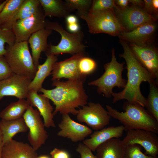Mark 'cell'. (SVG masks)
Instances as JSON below:
<instances>
[{
	"label": "cell",
	"instance_id": "1",
	"mask_svg": "<svg viewBox=\"0 0 158 158\" xmlns=\"http://www.w3.org/2000/svg\"><path fill=\"white\" fill-rule=\"evenodd\" d=\"M54 89L48 90L42 87L40 90L44 96L50 99L55 106L54 115L59 113L61 114L76 115V108L86 105L88 96L84 88V81L80 80H52Z\"/></svg>",
	"mask_w": 158,
	"mask_h": 158
},
{
	"label": "cell",
	"instance_id": "2",
	"mask_svg": "<svg viewBox=\"0 0 158 158\" xmlns=\"http://www.w3.org/2000/svg\"><path fill=\"white\" fill-rule=\"evenodd\" d=\"M121 43L123 52L120 56L125 59L126 63L128 79L122 91L118 93L112 92V103L125 99L129 102L137 103L146 107L147 98L141 93L140 85L143 82L150 83L158 81L138 61L128 44L124 41H121Z\"/></svg>",
	"mask_w": 158,
	"mask_h": 158
},
{
	"label": "cell",
	"instance_id": "3",
	"mask_svg": "<svg viewBox=\"0 0 158 158\" xmlns=\"http://www.w3.org/2000/svg\"><path fill=\"white\" fill-rule=\"evenodd\" d=\"M106 107L110 117L121 123L125 130L142 129L158 133V122L137 103L125 102L123 105L124 112L119 111L108 105Z\"/></svg>",
	"mask_w": 158,
	"mask_h": 158
},
{
	"label": "cell",
	"instance_id": "4",
	"mask_svg": "<svg viewBox=\"0 0 158 158\" xmlns=\"http://www.w3.org/2000/svg\"><path fill=\"white\" fill-rule=\"evenodd\" d=\"M45 28L54 30L61 35V40L56 45L50 43L45 52L46 55L68 54L73 55L85 52L86 46L83 43L84 37L83 32L80 30L70 33L65 30L58 23L46 21Z\"/></svg>",
	"mask_w": 158,
	"mask_h": 158
},
{
	"label": "cell",
	"instance_id": "5",
	"mask_svg": "<svg viewBox=\"0 0 158 158\" xmlns=\"http://www.w3.org/2000/svg\"><path fill=\"white\" fill-rule=\"evenodd\" d=\"M4 56L13 73L25 76L32 80L37 69L29 51L28 41L15 42L8 46Z\"/></svg>",
	"mask_w": 158,
	"mask_h": 158
},
{
	"label": "cell",
	"instance_id": "6",
	"mask_svg": "<svg viewBox=\"0 0 158 158\" xmlns=\"http://www.w3.org/2000/svg\"><path fill=\"white\" fill-rule=\"evenodd\" d=\"M111 61L104 65L105 71L103 74L98 79L88 84L90 86L97 87L98 93L103 94L107 98L111 97L114 87L124 88L126 83L122 77L125 63H120L118 62L114 49L111 51Z\"/></svg>",
	"mask_w": 158,
	"mask_h": 158
},
{
	"label": "cell",
	"instance_id": "7",
	"mask_svg": "<svg viewBox=\"0 0 158 158\" xmlns=\"http://www.w3.org/2000/svg\"><path fill=\"white\" fill-rule=\"evenodd\" d=\"M80 17L86 21L91 33H104L116 36L125 32V28L115 15L113 9L88 13Z\"/></svg>",
	"mask_w": 158,
	"mask_h": 158
},
{
	"label": "cell",
	"instance_id": "8",
	"mask_svg": "<svg viewBox=\"0 0 158 158\" xmlns=\"http://www.w3.org/2000/svg\"><path fill=\"white\" fill-rule=\"evenodd\" d=\"M23 117L29 129L28 137L30 145L36 151L44 144L48 138L40 113L30 105Z\"/></svg>",
	"mask_w": 158,
	"mask_h": 158
},
{
	"label": "cell",
	"instance_id": "9",
	"mask_svg": "<svg viewBox=\"0 0 158 158\" xmlns=\"http://www.w3.org/2000/svg\"><path fill=\"white\" fill-rule=\"evenodd\" d=\"M78 121L84 123L95 131L101 129L109 123L111 117L99 103L89 102L78 110Z\"/></svg>",
	"mask_w": 158,
	"mask_h": 158
},
{
	"label": "cell",
	"instance_id": "10",
	"mask_svg": "<svg viewBox=\"0 0 158 158\" xmlns=\"http://www.w3.org/2000/svg\"><path fill=\"white\" fill-rule=\"evenodd\" d=\"M45 17L44 13L39 8L31 16L16 21L12 28L16 37V42L28 41L33 34L45 28Z\"/></svg>",
	"mask_w": 158,
	"mask_h": 158
},
{
	"label": "cell",
	"instance_id": "11",
	"mask_svg": "<svg viewBox=\"0 0 158 158\" xmlns=\"http://www.w3.org/2000/svg\"><path fill=\"white\" fill-rule=\"evenodd\" d=\"M157 134L147 130L137 129L127 131L122 140L124 146L136 144L142 147L145 154L154 157L158 154V137Z\"/></svg>",
	"mask_w": 158,
	"mask_h": 158
},
{
	"label": "cell",
	"instance_id": "12",
	"mask_svg": "<svg viewBox=\"0 0 158 158\" xmlns=\"http://www.w3.org/2000/svg\"><path fill=\"white\" fill-rule=\"evenodd\" d=\"M26 76L13 73L0 82V100L7 96L15 97L19 99L26 98L28 86L32 81Z\"/></svg>",
	"mask_w": 158,
	"mask_h": 158
},
{
	"label": "cell",
	"instance_id": "13",
	"mask_svg": "<svg viewBox=\"0 0 158 158\" xmlns=\"http://www.w3.org/2000/svg\"><path fill=\"white\" fill-rule=\"evenodd\" d=\"M85 56V52L76 54L63 61L56 62L51 74L52 80L62 78L68 80H80L85 81L86 77L82 75L78 68L80 59Z\"/></svg>",
	"mask_w": 158,
	"mask_h": 158
},
{
	"label": "cell",
	"instance_id": "14",
	"mask_svg": "<svg viewBox=\"0 0 158 158\" xmlns=\"http://www.w3.org/2000/svg\"><path fill=\"white\" fill-rule=\"evenodd\" d=\"M58 127L60 130L57 135L69 139L74 142L84 140L92 133L91 128L76 122L67 114L62 115V120Z\"/></svg>",
	"mask_w": 158,
	"mask_h": 158
},
{
	"label": "cell",
	"instance_id": "15",
	"mask_svg": "<svg viewBox=\"0 0 158 158\" xmlns=\"http://www.w3.org/2000/svg\"><path fill=\"white\" fill-rule=\"evenodd\" d=\"M131 50L141 64L150 72L158 81V56L157 51L149 47L131 44Z\"/></svg>",
	"mask_w": 158,
	"mask_h": 158
},
{
	"label": "cell",
	"instance_id": "16",
	"mask_svg": "<svg viewBox=\"0 0 158 158\" xmlns=\"http://www.w3.org/2000/svg\"><path fill=\"white\" fill-rule=\"evenodd\" d=\"M26 98L30 105L38 109L43 117L45 127H56L54 120L53 108L48 98L33 90H29Z\"/></svg>",
	"mask_w": 158,
	"mask_h": 158
},
{
	"label": "cell",
	"instance_id": "17",
	"mask_svg": "<svg viewBox=\"0 0 158 158\" xmlns=\"http://www.w3.org/2000/svg\"><path fill=\"white\" fill-rule=\"evenodd\" d=\"M126 27L132 30L144 24L154 22L156 19L147 11L136 7L121 10L117 8Z\"/></svg>",
	"mask_w": 158,
	"mask_h": 158
},
{
	"label": "cell",
	"instance_id": "18",
	"mask_svg": "<svg viewBox=\"0 0 158 158\" xmlns=\"http://www.w3.org/2000/svg\"><path fill=\"white\" fill-rule=\"evenodd\" d=\"M124 130L122 125L104 128L95 131L90 135L89 138L83 140V143L92 151L95 152L97 147L104 142L112 138H119L122 136Z\"/></svg>",
	"mask_w": 158,
	"mask_h": 158
},
{
	"label": "cell",
	"instance_id": "19",
	"mask_svg": "<svg viewBox=\"0 0 158 158\" xmlns=\"http://www.w3.org/2000/svg\"><path fill=\"white\" fill-rule=\"evenodd\" d=\"M36 151L29 144L13 139L3 146L1 158H37Z\"/></svg>",
	"mask_w": 158,
	"mask_h": 158
},
{
	"label": "cell",
	"instance_id": "20",
	"mask_svg": "<svg viewBox=\"0 0 158 158\" xmlns=\"http://www.w3.org/2000/svg\"><path fill=\"white\" fill-rule=\"evenodd\" d=\"M52 31L51 30L43 28L33 34L28 41L31 49L33 62L37 69L40 64L39 60L42 52H45L47 49V38Z\"/></svg>",
	"mask_w": 158,
	"mask_h": 158
},
{
	"label": "cell",
	"instance_id": "21",
	"mask_svg": "<svg viewBox=\"0 0 158 158\" xmlns=\"http://www.w3.org/2000/svg\"><path fill=\"white\" fill-rule=\"evenodd\" d=\"M153 22L144 24L130 32H124L120 36L124 40L132 42L138 46H145L156 30V25Z\"/></svg>",
	"mask_w": 158,
	"mask_h": 158
},
{
	"label": "cell",
	"instance_id": "22",
	"mask_svg": "<svg viewBox=\"0 0 158 158\" xmlns=\"http://www.w3.org/2000/svg\"><path fill=\"white\" fill-rule=\"evenodd\" d=\"M0 128L3 145L12 140L16 134L26 132L28 129L23 117L11 120L1 119Z\"/></svg>",
	"mask_w": 158,
	"mask_h": 158
},
{
	"label": "cell",
	"instance_id": "23",
	"mask_svg": "<svg viewBox=\"0 0 158 158\" xmlns=\"http://www.w3.org/2000/svg\"><path fill=\"white\" fill-rule=\"evenodd\" d=\"M46 56L47 58L44 63L38 66L35 76L28 86L29 90L39 91L45 79L51 74L54 65L57 61V58L53 55Z\"/></svg>",
	"mask_w": 158,
	"mask_h": 158
},
{
	"label": "cell",
	"instance_id": "24",
	"mask_svg": "<svg viewBox=\"0 0 158 158\" xmlns=\"http://www.w3.org/2000/svg\"><path fill=\"white\" fill-rule=\"evenodd\" d=\"M124 147L122 140L112 138L97 147L96 156L97 158H123Z\"/></svg>",
	"mask_w": 158,
	"mask_h": 158
},
{
	"label": "cell",
	"instance_id": "25",
	"mask_svg": "<svg viewBox=\"0 0 158 158\" xmlns=\"http://www.w3.org/2000/svg\"><path fill=\"white\" fill-rule=\"evenodd\" d=\"M45 17L66 18L72 11L66 2L61 0H39Z\"/></svg>",
	"mask_w": 158,
	"mask_h": 158
},
{
	"label": "cell",
	"instance_id": "26",
	"mask_svg": "<svg viewBox=\"0 0 158 158\" xmlns=\"http://www.w3.org/2000/svg\"><path fill=\"white\" fill-rule=\"evenodd\" d=\"M24 0H8L0 13V26L5 30H12L13 20Z\"/></svg>",
	"mask_w": 158,
	"mask_h": 158
},
{
	"label": "cell",
	"instance_id": "27",
	"mask_svg": "<svg viewBox=\"0 0 158 158\" xmlns=\"http://www.w3.org/2000/svg\"><path fill=\"white\" fill-rule=\"evenodd\" d=\"M30 106L27 100L19 99L11 102L3 110L0 112V118L2 119L11 120L23 117Z\"/></svg>",
	"mask_w": 158,
	"mask_h": 158
},
{
	"label": "cell",
	"instance_id": "28",
	"mask_svg": "<svg viewBox=\"0 0 158 158\" xmlns=\"http://www.w3.org/2000/svg\"><path fill=\"white\" fill-rule=\"evenodd\" d=\"M150 92L147 99L146 107L148 112L158 122V82L156 81L150 83Z\"/></svg>",
	"mask_w": 158,
	"mask_h": 158
},
{
	"label": "cell",
	"instance_id": "29",
	"mask_svg": "<svg viewBox=\"0 0 158 158\" xmlns=\"http://www.w3.org/2000/svg\"><path fill=\"white\" fill-rule=\"evenodd\" d=\"M40 5L39 0H24L14 19L13 24L17 20H23L33 15L39 10Z\"/></svg>",
	"mask_w": 158,
	"mask_h": 158
},
{
	"label": "cell",
	"instance_id": "30",
	"mask_svg": "<svg viewBox=\"0 0 158 158\" xmlns=\"http://www.w3.org/2000/svg\"><path fill=\"white\" fill-rule=\"evenodd\" d=\"M65 2L73 12L77 10L80 16L89 13L92 1L90 0H66Z\"/></svg>",
	"mask_w": 158,
	"mask_h": 158
},
{
	"label": "cell",
	"instance_id": "31",
	"mask_svg": "<svg viewBox=\"0 0 158 158\" xmlns=\"http://www.w3.org/2000/svg\"><path fill=\"white\" fill-rule=\"evenodd\" d=\"M16 37L12 30H5L0 26V57L4 56L6 52L4 45H13L16 42Z\"/></svg>",
	"mask_w": 158,
	"mask_h": 158
},
{
	"label": "cell",
	"instance_id": "32",
	"mask_svg": "<svg viewBox=\"0 0 158 158\" xmlns=\"http://www.w3.org/2000/svg\"><path fill=\"white\" fill-rule=\"evenodd\" d=\"M97 64L92 59L85 56L79 60L78 63V68L80 74L86 77L92 73L96 70Z\"/></svg>",
	"mask_w": 158,
	"mask_h": 158
},
{
	"label": "cell",
	"instance_id": "33",
	"mask_svg": "<svg viewBox=\"0 0 158 158\" xmlns=\"http://www.w3.org/2000/svg\"><path fill=\"white\" fill-rule=\"evenodd\" d=\"M124 147L123 158H158L143 153L139 145L134 144Z\"/></svg>",
	"mask_w": 158,
	"mask_h": 158
},
{
	"label": "cell",
	"instance_id": "34",
	"mask_svg": "<svg viewBox=\"0 0 158 158\" xmlns=\"http://www.w3.org/2000/svg\"><path fill=\"white\" fill-rule=\"evenodd\" d=\"M116 9L117 7L113 0H95L92 2L89 13H92L108 9Z\"/></svg>",
	"mask_w": 158,
	"mask_h": 158
},
{
	"label": "cell",
	"instance_id": "35",
	"mask_svg": "<svg viewBox=\"0 0 158 158\" xmlns=\"http://www.w3.org/2000/svg\"><path fill=\"white\" fill-rule=\"evenodd\" d=\"M13 73L4 56L0 57V82L9 78Z\"/></svg>",
	"mask_w": 158,
	"mask_h": 158
},
{
	"label": "cell",
	"instance_id": "36",
	"mask_svg": "<svg viewBox=\"0 0 158 158\" xmlns=\"http://www.w3.org/2000/svg\"><path fill=\"white\" fill-rule=\"evenodd\" d=\"M76 151L80 154L81 158H97L90 149L83 143L78 145Z\"/></svg>",
	"mask_w": 158,
	"mask_h": 158
},
{
	"label": "cell",
	"instance_id": "37",
	"mask_svg": "<svg viewBox=\"0 0 158 158\" xmlns=\"http://www.w3.org/2000/svg\"><path fill=\"white\" fill-rule=\"evenodd\" d=\"M52 158H70L68 152L66 150L55 148L50 152Z\"/></svg>",
	"mask_w": 158,
	"mask_h": 158
},
{
	"label": "cell",
	"instance_id": "38",
	"mask_svg": "<svg viewBox=\"0 0 158 158\" xmlns=\"http://www.w3.org/2000/svg\"><path fill=\"white\" fill-rule=\"evenodd\" d=\"M67 25L68 29L72 33L75 32L80 30V26L78 23Z\"/></svg>",
	"mask_w": 158,
	"mask_h": 158
},
{
	"label": "cell",
	"instance_id": "39",
	"mask_svg": "<svg viewBox=\"0 0 158 158\" xmlns=\"http://www.w3.org/2000/svg\"><path fill=\"white\" fill-rule=\"evenodd\" d=\"M144 1L145 8L149 14L151 13L154 10L152 5V0H145Z\"/></svg>",
	"mask_w": 158,
	"mask_h": 158
},
{
	"label": "cell",
	"instance_id": "40",
	"mask_svg": "<svg viewBox=\"0 0 158 158\" xmlns=\"http://www.w3.org/2000/svg\"><path fill=\"white\" fill-rule=\"evenodd\" d=\"M66 20L67 24L77 23L78 22L77 18L73 15H68L66 18Z\"/></svg>",
	"mask_w": 158,
	"mask_h": 158
},
{
	"label": "cell",
	"instance_id": "41",
	"mask_svg": "<svg viewBox=\"0 0 158 158\" xmlns=\"http://www.w3.org/2000/svg\"><path fill=\"white\" fill-rule=\"evenodd\" d=\"M116 1L119 6L123 8L127 6L129 2L128 0H118Z\"/></svg>",
	"mask_w": 158,
	"mask_h": 158
},
{
	"label": "cell",
	"instance_id": "42",
	"mask_svg": "<svg viewBox=\"0 0 158 158\" xmlns=\"http://www.w3.org/2000/svg\"><path fill=\"white\" fill-rule=\"evenodd\" d=\"M3 146L2 142V134L0 128V158H1Z\"/></svg>",
	"mask_w": 158,
	"mask_h": 158
},
{
	"label": "cell",
	"instance_id": "43",
	"mask_svg": "<svg viewBox=\"0 0 158 158\" xmlns=\"http://www.w3.org/2000/svg\"><path fill=\"white\" fill-rule=\"evenodd\" d=\"M128 1L133 4L136 5H141L143 3L142 1L140 0H128Z\"/></svg>",
	"mask_w": 158,
	"mask_h": 158
},
{
	"label": "cell",
	"instance_id": "44",
	"mask_svg": "<svg viewBox=\"0 0 158 158\" xmlns=\"http://www.w3.org/2000/svg\"><path fill=\"white\" fill-rule=\"evenodd\" d=\"M152 5L154 10L157 11L158 8V0H152Z\"/></svg>",
	"mask_w": 158,
	"mask_h": 158
},
{
	"label": "cell",
	"instance_id": "45",
	"mask_svg": "<svg viewBox=\"0 0 158 158\" xmlns=\"http://www.w3.org/2000/svg\"><path fill=\"white\" fill-rule=\"evenodd\" d=\"M8 0H6L0 4V13L3 9Z\"/></svg>",
	"mask_w": 158,
	"mask_h": 158
},
{
	"label": "cell",
	"instance_id": "46",
	"mask_svg": "<svg viewBox=\"0 0 158 158\" xmlns=\"http://www.w3.org/2000/svg\"><path fill=\"white\" fill-rule=\"evenodd\" d=\"M37 158H50V157L46 155H42L37 157Z\"/></svg>",
	"mask_w": 158,
	"mask_h": 158
}]
</instances>
